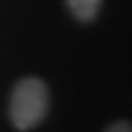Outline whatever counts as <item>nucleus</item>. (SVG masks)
Masks as SVG:
<instances>
[{"mask_svg": "<svg viewBox=\"0 0 132 132\" xmlns=\"http://www.w3.org/2000/svg\"><path fill=\"white\" fill-rule=\"evenodd\" d=\"M50 110V89L38 77H24L14 85L8 114L18 130H32L44 122Z\"/></svg>", "mask_w": 132, "mask_h": 132, "instance_id": "obj_1", "label": "nucleus"}, {"mask_svg": "<svg viewBox=\"0 0 132 132\" xmlns=\"http://www.w3.org/2000/svg\"><path fill=\"white\" fill-rule=\"evenodd\" d=\"M105 132H132V124L126 120H116L112 124H109Z\"/></svg>", "mask_w": 132, "mask_h": 132, "instance_id": "obj_3", "label": "nucleus"}, {"mask_svg": "<svg viewBox=\"0 0 132 132\" xmlns=\"http://www.w3.org/2000/svg\"><path fill=\"white\" fill-rule=\"evenodd\" d=\"M71 16L81 24H91L99 16L103 0H65Z\"/></svg>", "mask_w": 132, "mask_h": 132, "instance_id": "obj_2", "label": "nucleus"}]
</instances>
